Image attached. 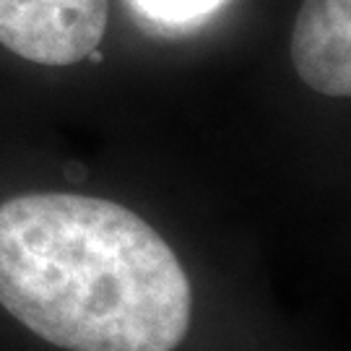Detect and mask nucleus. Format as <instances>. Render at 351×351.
I'll return each mask as SVG.
<instances>
[{"label": "nucleus", "instance_id": "obj_2", "mask_svg": "<svg viewBox=\"0 0 351 351\" xmlns=\"http://www.w3.org/2000/svg\"><path fill=\"white\" fill-rule=\"evenodd\" d=\"M110 0H0V45L29 63L73 65L104 39Z\"/></svg>", "mask_w": 351, "mask_h": 351}, {"label": "nucleus", "instance_id": "obj_1", "mask_svg": "<svg viewBox=\"0 0 351 351\" xmlns=\"http://www.w3.org/2000/svg\"><path fill=\"white\" fill-rule=\"evenodd\" d=\"M0 304L68 351H172L190 328L193 291L138 213L29 193L0 206Z\"/></svg>", "mask_w": 351, "mask_h": 351}, {"label": "nucleus", "instance_id": "obj_3", "mask_svg": "<svg viewBox=\"0 0 351 351\" xmlns=\"http://www.w3.org/2000/svg\"><path fill=\"white\" fill-rule=\"evenodd\" d=\"M291 60L310 88L351 94V0H304L291 34Z\"/></svg>", "mask_w": 351, "mask_h": 351}, {"label": "nucleus", "instance_id": "obj_4", "mask_svg": "<svg viewBox=\"0 0 351 351\" xmlns=\"http://www.w3.org/2000/svg\"><path fill=\"white\" fill-rule=\"evenodd\" d=\"M224 0H136L141 11L159 24H190L216 11Z\"/></svg>", "mask_w": 351, "mask_h": 351}]
</instances>
